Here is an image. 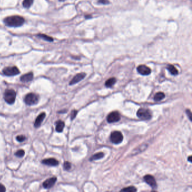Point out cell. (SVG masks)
Masks as SVG:
<instances>
[{
    "mask_svg": "<svg viewBox=\"0 0 192 192\" xmlns=\"http://www.w3.org/2000/svg\"><path fill=\"white\" fill-rule=\"evenodd\" d=\"M65 126L64 122L60 120L58 121L56 123V131L58 132H61L63 131Z\"/></svg>",
    "mask_w": 192,
    "mask_h": 192,
    "instance_id": "cell-15",
    "label": "cell"
},
{
    "mask_svg": "<svg viewBox=\"0 0 192 192\" xmlns=\"http://www.w3.org/2000/svg\"><path fill=\"white\" fill-rule=\"evenodd\" d=\"M137 70L138 73L143 76H148L151 73V69L145 65H140L137 68Z\"/></svg>",
    "mask_w": 192,
    "mask_h": 192,
    "instance_id": "cell-9",
    "label": "cell"
},
{
    "mask_svg": "<svg viewBox=\"0 0 192 192\" xmlns=\"http://www.w3.org/2000/svg\"><path fill=\"white\" fill-rule=\"evenodd\" d=\"M42 163L44 165L50 166H56L59 165V161L55 158H50L45 159L42 161Z\"/></svg>",
    "mask_w": 192,
    "mask_h": 192,
    "instance_id": "cell-12",
    "label": "cell"
},
{
    "mask_svg": "<svg viewBox=\"0 0 192 192\" xmlns=\"http://www.w3.org/2000/svg\"><path fill=\"white\" fill-rule=\"evenodd\" d=\"M167 69L172 75L176 76L178 74V70L173 65L168 64L167 67Z\"/></svg>",
    "mask_w": 192,
    "mask_h": 192,
    "instance_id": "cell-16",
    "label": "cell"
},
{
    "mask_svg": "<svg viewBox=\"0 0 192 192\" xmlns=\"http://www.w3.org/2000/svg\"><path fill=\"white\" fill-rule=\"evenodd\" d=\"M144 181L152 188L153 189L157 188V183H156V180H155L154 179V177L153 176L150 175H147L144 176Z\"/></svg>",
    "mask_w": 192,
    "mask_h": 192,
    "instance_id": "cell-8",
    "label": "cell"
},
{
    "mask_svg": "<svg viewBox=\"0 0 192 192\" xmlns=\"http://www.w3.org/2000/svg\"><path fill=\"white\" fill-rule=\"evenodd\" d=\"M121 119V116L119 113L116 111L113 112L107 117V121L109 123H113L119 121Z\"/></svg>",
    "mask_w": 192,
    "mask_h": 192,
    "instance_id": "cell-7",
    "label": "cell"
},
{
    "mask_svg": "<svg viewBox=\"0 0 192 192\" xmlns=\"http://www.w3.org/2000/svg\"><path fill=\"white\" fill-rule=\"evenodd\" d=\"M45 117H46V114H45V113L44 112L41 113V114H39L38 115V117L36 118L35 122V125H35V127L37 128L41 126V123L42 122H43V121L44 120V118H45Z\"/></svg>",
    "mask_w": 192,
    "mask_h": 192,
    "instance_id": "cell-13",
    "label": "cell"
},
{
    "mask_svg": "<svg viewBox=\"0 0 192 192\" xmlns=\"http://www.w3.org/2000/svg\"><path fill=\"white\" fill-rule=\"evenodd\" d=\"M56 180H57V178L56 177H51V178L48 179L44 182L43 187L46 189H50L54 185Z\"/></svg>",
    "mask_w": 192,
    "mask_h": 192,
    "instance_id": "cell-10",
    "label": "cell"
},
{
    "mask_svg": "<svg viewBox=\"0 0 192 192\" xmlns=\"http://www.w3.org/2000/svg\"><path fill=\"white\" fill-rule=\"evenodd\" d=\"M38 37L47 41H49V42L53 41V38L52 37H51L50 36H48L46 35H44V34H39V35H38Z\"/></svg>",
    "mask_w": 192,
    "mask_h": 192,
    "instance_id": "cell-21",
    "label": "cell"
},
{
    "mask_svg": "<svg viewBox=\"0 0 192 192\" xmlns=\"http://www.w3.org/2000/svg\"><path fill=\"white\" fill-rule=\"evenodd\" d=\"M123 139V135L120 131H114L113 132L110 136L111 141L115 144H118L122 142Z\"/></svg>",
    "mask_w": 192,
    "mask_h": 192,
    "instance_id": "cell-5",
    "label": "cell"
},
{
    "mask_svg": "<svg viewBox=\"0 0 192 192\" xmlns=\"http://www.w3.org/2000/svg\"><path fill=\"white\" fill-rule=\"evenodd\" d=\"M16 139L18 142H24L25 139H26V137H25V136H24V135H19V136H16Z\"/></svg>",
    "mask_w": 192,
    "mask_h": 192,
    "instance_id": "cell-25",
    "label": "cell"
},
{
    "mask_svg": "<svg viewBox=\"0 0 192 192\" xmlns=\"http://www.w3.org/2000/svg\"><path fill=\"white\" fill-rule=\"evenodd\" d=\"M33 78V74L32 72H29L27 74L23 75L20 77V81L23 82H27L32 81Z\"/></svg>",
    "mask_w": 192,
    "mask_h": 192,
    "instance_id": "cell-14",
    "label": "cell"
},
{
    "mask_svg": "<svg viewBox=\"0 0 192 192\" xmlns=\"http://www.w3.org/2000/svg\"><path fill=\"white\" fill-rule=\"evenodd\" d=\"M115 82H116V79L114 77L108 79V80L105 82V85L107 87H111L114 85Z\"/></svg>",
    "mask_w": 192,
    "mask_h": 192,
    "instance_id": "cell-18",
    "label": "cell"
},
{
    "mask_svg": "<svg viewBox=\"0 0 192 192\" xmlns=\"http://www.w3.org/2000/svg\"><path fill=\"white\" fill-rule=\"evenodd\" d=\"M3 73L6 76H13L19 74L20 71L16 67H8L3 69Z\"/></svg>",
    "mask_w": 192,
    "mask_h": 192,
    "instance_id": "cell-6",
    "label": "cell"
},
{
    "mask_svg": "<svg viewBox=\"0 0 192 192\" xmlns=\"http://www.w3.org/2000/svg\"><path fill=\"white\" fill-rule=\"evenodd\" d=\"M191 156H189V158H188V161H189L190 162H191Z\"/></svg>",
    "mask_w": 192,
    "mask_h": 192,
    "instance_id": "cell-30",
    "label": "cell"
},
{
    "mask_svg": "<svg viewBox=\"0 0 192 192\" xmlns=\"http://www.w3.org/2000/svg\"><path fill=\"white\" fill-rule=\"evenodd\" d=\"M24 154H25V151L24 150H23V149H20V150L17 151L15 153V155L16 157H20V158H22L24 156Z\"/></svg>",
    "mask_w": 192,
    "mask_h": 192,
    "instance_id": "cell-23",
    "label": "cell"
},
{
    "mask_svg": "<svg viewBox=\"0 0 192 192\" xmlns=\"http://www.w3.org/2000/svg\"><path fill=\"white\" fill-rule=\"evenodd\" d=\"M6 191V188L2 184H0V192H4Z\"/></svg>",
    "mask_w": 192,
    "mask_h": 192,
    "instance_id": "cell-29",
    "label": "cell"
},
{
    "mask_svg": "<svg viewBox=\"0 0 192 192\" xmlns=\"http://www.w3.org/2000/svg\"><path fill=\"white\" fill-rule=\"evenodd\" d=\"M165 98V95L162 92H158L154 95V100L156 101H158L160 100H162Z\"/></svg>",
    "mask_w": 192,
    "mask_h": 192,
    "instance_id": "cell-17",
    "label": "cell"
},
{
    "mask_svg": "<svg viewBox=\"0 0 192 192\" xmlns=\"http://www.w3.org/2000/svg\"><path fill=\"white\" fill-rule=\"evenodd\" d=\"M137 116L142 120H149L152 117V114L149 109L142 108L137 111Z\"/></svg>",
    "mask_w": 192,
    "mask_h": 192,
    "instance_id": "cell-4",
    "label": "cell"
},
{
    "mask_svg": "<svg viewBox=\"0 0 192 192\" xmlns=\"http://www.w3.org/2000/svg\"><path fill=\"white\" fill-rule=\"evenodd\" d=\"M98 2L99 3V4H101L103 5H106L109 4V2L108 0H99Z\"/></svg>",
    "mask_w": 192,
    "mask_h": 192,
    "instance_id": "cell-27",
    "label": "cell"
},
{
    "mask_svg": "<svg viewBox=\"0 0 192 192\" xmlns=\"http://www.w3.org/2000/svg\"><path fill=\"white\" fill-rule=\"evenodd\" d=\"M39 99L38 95L35 93H29L25 97L24 102L28 105H33L37 104Z\"/></svg>",
    "mask_w": 192,
    "mask_h": 192,
    "instance_id": "cell-3",
    "label": "cell"
},
{
    "mask_svg": "<svg viewBox=\"0 0 192 192\" xmlns=\"http://www.w3.org/2000/svg\"><path fill=\"white\" fill-rule=\"evenodd\" d=\"M186 112H187V115H188V117H189V118L190 121H191V112H190V110H189V109H187V111H186Z\"/></svg>",
    "mask_w": 192,
    "mask_h": 192,
    "instance_id": "cell-28",
    "label": "cell"
},
{
    "mask_svg": "<svg viewBox=\"0 0 192 192\" xmlns=\"http://www.w3.org/2000/svg\"><path fill=\"white\" fill-rule=\"evenodd\" d=\"M136 190H137L134 187H127L125 188H123L122 190H121L122 191H127V192H134V191H136Z\"/></svg>",
    "mask_w": 192,
    "mask_h": 192,
    "instance_id": "cell-22",
    "label": "cell"
},
{
    "mask_svg": "<svg viewBox=\"0 0 192 192\" xmlns=\"http://www.w3.org/2000/svg\"><path fill=\"white\" fill-rule=\"evenodd\" d=\"M86 76V73H78V74H76L74 77L73 78L71 81L69 82L70 85H73V84H74L76 83H78V82L81 81Z\"/></svg>",
    "mask_w": 192,
    "mask_h": 192,
    "instance_id": "cell-11",
    "label": "cell"
},
{
    "mask_svg": "<svg viewBox=\"0 0 192 192\" xmlns=\"http://www.w3.org/2000/svg\"><path fill=\"white\" fill-rule=\"evenodd\" d=\"M16 96V92L14 90H6L4 93V100L7 103L9 104H13L15 101Z\"/></svg>",
    "mask_w": 192,
    "mask_h": 192,
    "instance_id": "cell-2",
    "label": "cell"
},
{
    "mask_svg": "<svg viewBox=\"0 0 192 192\" xmlns=\"http://www.w3.org/2000/svg\"><path fill=\"white\" fill-rule=\"evenodd\" d=\"M104 154L103 153H102V152H100V153H98L93 155V156L90 158V161H95V160L101 159L104 157Z\"/></svg>",
    "mask_w": 192,
    "mask_h": 192,
    "instance_id": "cell-19",
    "label": "cell"
},
{
    "mask_svg": "<svg viewBox=\"0 0 192 192\" xmlns=\"http://www.w3.org/2000/svg\"><path fill=\"white\" fill-rule=\"evenodd\" d=\"M4 22L5 24L8 27H19L24 23L25 19L20 16L14 15L5 18Z\"/></svg>",
    "mask_w": 192,
    "mask_h": 192,
    "instance_id": "cell-1",
    "label": "cell"
},
{
    "mask_svg": "<svg viewBox=\"0 0 192 192\" xmlns=\"http://www.w3.org/2000/svg\"><path fill=\"white\" fill-rule=\"evenodd\" d=\"M63 167L66 170H69L71 168V164L69 162H65L63 165Z\"/></svg>",
    "mask_w": 192,
    "mask_h": 192,
    "instance_id": "cell-24",
    "label": "cell"
},
{
    "mask_svg": "<svg viewBox=\"0 0 192 192\" xmlns=\"http://www.w3.org/2000/svg\"><path fill=\"white\" fill-rule=\"evenodd\" d=\"M77 111H75V110H74V111H72L71 113V115H70V117H71L72 120H73L76 117V115H77Z\"/></svg>",
    "mask_w": 192,
    "mask_h": 192,
    "instance_id": "cell-26",
    "label": "cell"
},
{
    "mask_svg": "<svg viewBox=\"0 0 192 192\" xmlns=\"http://www.w3.org/2000/svg\"><path fill=\"white\" fill-rule=\"evenodd\" d=\"M33 3V0H24L23 2V6L25 8L30 7Z\"/></svg>",
    "mask_w": 192,
    "mask_h": 192,
    "instance_id": "cell-20",
    "label": "cell"
}]
</instances>
